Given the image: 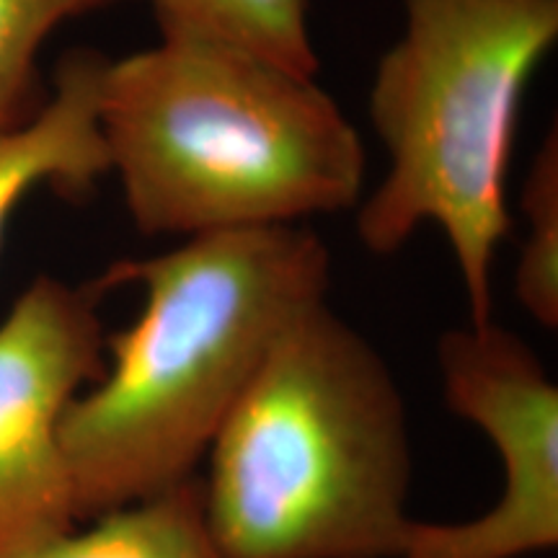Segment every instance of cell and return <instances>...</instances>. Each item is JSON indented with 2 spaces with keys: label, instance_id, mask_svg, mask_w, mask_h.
<instances>
[{
  "label": "cell",
  "instance_id": "obj_1",
  "mask_svg": "<svg viewBox=\"0 0 558 558\" xmlns=\"http://www.w3.org/2000/svg\"><path fill=\"white\" fill-rule=\"evenodd\" d=\"M130 282L143 311L104 341L109 365L62 418L81 520L197 478L279 333L329 295L331 254L308 226L218 230L96 284Z\"/></svg>",
  "mask_w": 558,
  "mask_h": 558
},
{
  "label": "cell",
  "instance_id": "obj_2",
  "mask_svg": "<svg viewBox=\"0 0 558 558\" xmlns=\"http://www.w3.org/2000/svg\"><path fill=\"white\" fill-rule=\"evenodd\" d=\"M99 130L143 235L305 226L365 197V145L318 75L218 41L107 60Z\"/></svg>",
  "mask_w": 558,
  "mask_h": 558
},
{
  "label": "cell",
  "instance_id": "obj_3",
  "mask_svg": "<svg viewBox=\"0 0 558 558\" xmlns=\"http://www.w3.org/2000/svg\"><path fill=\"white\" fill-rule=\"evenodd\" d=\"M205 460L226 558H396L414 522L407 399L329 300L279 333Z\"/></svg>",
  "mask_w": 558,
  "mask_h": 558
},
{
  "label": "cell",
  "instance_id": "obj_4",
  "mask_svg": "<svg viewBox=\"0 0 558 558\" xmlns=\"http://www.w3.org/2000/svg\"><path fill=\"white\" fill-rule=\"evenodd\" d=\"M380 54L369 120L388 173L354 207L369 254H396L422 226L448 239L469 324L494 318V264L512 235L507 177L518 111L558 39V0H403Z\"/></svg>",
  "mask_w": 558,
  "mask_h": 558
},
{
  "label": "cell",
  "instance_id": "obj_5",
  "mask_svg": "<svg viewBox=\"0 0 558 558\" xmlns=\"http://www.w3.org/2000/svg\"><path fill=\"white\" fill-rule=\"evenodd\" d=\"M442 396L492 439L499 499L463 522H411L396 558H527L558 546V386L525 339L465 324L437 341Z\"/></svg>",
  "mask_w": 558,
  "mask_h": 558
},
{
  "label": "cell",
  "instance_id": "obj_6",
  "mask_svg": "<svg viewBox=\"0 0 558 558\" xmlns=\"http://www.w3.org/2000/svg\"><path fill=\"white\" fill-rule=\"evenodd\" d=\"M101 292L39 275L0 320V558L81 522L62 418L107 365Z\"/></svg>",
  "mask_w": 558,
  "mask_h": 558
},
{
  "label": "cell",
  "instance_id": "obj_7",
  "mask_svg": "<svg viewBox=\"0 0 558 558\" xmlns=\"http://www.w3.org/2000/svg\"><path fill=\"white\" fill-rule=\"evenodd\" d=\"M107 58L75 50L60 60L52 90L32 120L0 132V241L13 209L41 186L83 194L109 173L99 130V83Z\"/></svg>",
  "mask_w": 558,
  "mask_h": 558
},
{
  "label": "cell",
  "instance_id": "obj_8",
  "mask_svg": "<svg viewBox=\"0 0 558 558\" xmlns=\"http://www.w3.org/2000/svg\"><path fill=\"white\" fill-rule=\"evenodd\" d=\"M11 558H226L202 509L199 478L94 518Z\"/></svg>",
  "mask_w": 558,
  "mask_h": 558
},
{
  "label": "cell",
  "instance_id": "obj_9",
  "mask_svg": "<svg viewBox=\"0 0 558 558\" xmlns=\"http://www.w3.org/2000/svg\"><path fill=\"white\" fill-rule=\"evenodd\" d=\"M160 37L239 47L264 60L318 75L311 0H148Z\"/></svg>",
  "mask_w": 558,
  "mask_h": 558
},
{
  "label": "cell",
  "instance_id": "obj_10",
  "mask_svg": "<svg viewBox=\"0 0 558 558\" xmlns=\"http://www.w3.org/2000/svg\"><path fill=\"white\" fill-rule=\"evenodd\" d=\"M124 0H0V132L19 128L45 104L39 52L68 21Z\"/></svg>",
  "mask_w": 558,
  "mask_h": 558
},
{
  "label": "cell",
  "instance_id": "obj_11",
  "mask_svg": "<svg viewBox=\"0 0 558 558\" xmlns=\"http://www.w3.org/2000/svg\"><path fill=\"white\" fill-rule=\"evenodd\" d=\"M525 241L520 246L514 295L543 329L558 326V135L556 124L535 150L520 192Z\"/></svg>",
  "mask_w": 558,
  "mask_h": 558
}]
</instances>
